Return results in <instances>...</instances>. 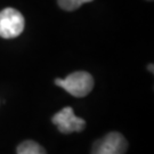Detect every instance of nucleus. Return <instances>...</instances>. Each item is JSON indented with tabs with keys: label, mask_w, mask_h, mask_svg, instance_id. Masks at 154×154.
I'll list each match as a JSON object with an SVG mask.
<instances>
[{
	"label": "nucleus",
	"mask_w": 154,
	"mask_h": 154,
	"mask_svg": "<svg viewBox=\"0 0 154 154\" xmlns=\"http://www.w3.org/2000/svg\"><path fill=\"white\" fill-rule=\"evenodd\" d=\"M17 154H47L46 149L33 140H25L17 146Z\"/></svg>",
	"instance_id": "39448f33"
},
{
	"label": "nucleus",
	"mask_w": 154,
	"mask_h": 154,
	"mask_svg": "<svg viewBox=\"0 0 154 154\" xmlns=\"http://www.w3.org/2000/svg\"><path fill=\"white\" fill-rule=\"evenodd\" d=\"M24 17L15 8H5L0 11V37L13 39L18 37L24 30Z\"/></svg>",
	"instance_id": "f03ea898"
},
{
	"label": "nucleus",
	"mask_w": 154,
	"mask_h": 154,
	"mask_svg": "<svg viewBox=\"0 0 154 154\" xmlns=\"http://www.w3.org/2000/svg\"><path fill=\"white\" fill-rule=\"evenodd\" d=\"M147 69H149V71H151L152 73H153V64H151V65L147 66Z\"/></svg>",
	"instance_id": "0eeeda50"
},
{
	"label": "nucleus",
	"mask_w": 154,
	"mask_h": 154,
	"mask_svg": "<svg viewBox=\"0 0 154 154\" xmlns=\"http://www.w3.org/2000/svg\"><path fill=\"white\" fill-rule=\"evenodd\" d=\"M151 1H152V0H151Z\"/></svg>",
	"instance_id": "6e6552de"
},
{
	"label": "nucleus",
	"mask_w": 154,
	"mask_h": 154,
	"mask_svg": "<svg viewBox=\"0 0 154 154\" xmlns=\"http://www.w3.org/2000/svg\"><path fill=\"white\" fill-rule=\"evenodd\" d=\"M55 85L66 90L72 96L81 98L86 97L94 88V78L85 71H77L64 79H56Z\"/></svg>",
	"instance_id": "f257e3e1"
},
{
	"label": "nucleus",
	"mask_w": 154,
	"mask_h": 154,
	"mask_svg": "<svg viewBox=\"0 0 154 154\" xmlns=\"http://www.w3.org/2000/svg\"><path fill=\"white\" fill-rule=\"evenodd\" d=\"M127 149L126 138L120 132L113 131L94 143L91 154H125Z\"/></svg>",
	"instance_id": "7ed1b4c3"
},
{
	"label": "nucleus",
	"mask_w": 154,
	"mask_h": 154,
	"mask_svg": "<svg viewBox=\"0 0 154 154\" xmlns=\"http://www.w3.org/2000/svg\"><path fill=\"white\" fill-rule=\"evenodd\" d=\"M90 1H93V0H57L58 6L62 9L67 11H75L79 7H81L83 4H87Z\"/></svg>",
	"instance_id": "423d86ee"
},
{
	"label": "nucleus",
	"mask_w": 154,
	"mask_h": 154,
	"mask_svg": "<svg viewBox=\"0 0 154 154\" xmlns=\"http://www.w3.org/2000/svg\"><path fill=\"white\" fill-rule=\"evenodd\" d=\"M51 122L62 134L80 132L86 128V121L74 114L72 107L66 106L53 116Z\"/></svg>",
	"instance_id": "20e7f679"
}]
</instances>
